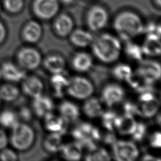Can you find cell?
<instances>
[{
	"label": "cell",
	"instance_id": "30",
	"mask_svg": "<svg viewBox=\"0 0 161 161\" xmlns=\"http://www.w3.org/2000/svg\"><path fill=\"white\" fill-rule=\"evenodd\" d=\"M125 53L131 60L140 62L143 60V52L141 46L130 40L126 41Z\"/></svg>",
	"mask_w": 161,
	"mask_h": 161
},
{
	"label": "cell",
	"instance_id": "40",
	"mask_svg": "<svg viewBox=\"0 0 161 161\" xmlns=\"http://www.w3.org/2000/svg\"><path fill=\"white\" fill-rule=\"evenodd\" d=\"M16 153L12 150L6 147L1 150L0 152V160L3 161H14L17 160Z\"/></svg>",
	"mask_w": 161,
	"mask_h": 161
},
{
	"label": "cell",
	"instance_id": "24",
	"mask_svg": "<svg viewBox=\"0 0 161 161\" xmlns=\"http://www.w3.org/2000/svg\"><path fill=\"white\" fill-rule=\"evenodd\" d=\"M141 47L143 55L148 57L159 56L161 53L160 37L152 35H146L145 40Z\"/></svg>",
	"mask_w": 161,
	"mask_h": 161
},
{
	"label": "cell",
	"instance_id": "17",
	"mask_svg": "<svg viewBox=\"0 0 161 161\" xmlns=\"http://www.w3.org/2000/svg\"><path fill=\"white\" fill-rule=\"evenodd\" d=\"M43 29L41 25L35 20L28 21L22 31V36L28 43H37L41 39Z\"/></svg>",
	"mask_w": 161,
	"mask_h": 161
},
{
	"label": "cell",
	"instance_id": "10",
	"mask_svg": "<svg viewBox=\"0 0 161 161\" xmlns=\"http://www.w3.org/2000/svg\"><path fill=\"white\" fill-rule=\"evenodd\" d=\"M125 95L124 89L119 84L111 83L104 87L101 92V101L108 107L120 103Z\"/></svg>",
	"mask_w": 161,
	"mask_h": 161
},
{
	"label": "cell",
	"instance_id": "13",
	"mask_svg": "<svg viewBox=\"0 0 161 161\" xmlns=\"http://www.w3.org/2000/svg\"><path fill=\"white\" fill-rule=\"evenodd\" d=\"M55 17L53 27L57 35L62 38L69 36L74 30L73 19L65 13H62Z\"/></svg>",
	"mask_w": 161,
	"mask_h": 161
},
{
	"label": "cell",
	"instance_id": "21",
	"mask_svg": "<svg viewBox=\"0 0 161 161\" xmlns=\"http://www.w3.org/2000/svg\"><path fill=\"white\" fill-rule=\"evenodd\" d=\"M70 43L79 48H86L91 45L94 37L92 34L82 29L73 30L69 35Z\"/></svg>",
	"mask_w": 161,
	"mask_h": 161
},
{
	"label": "cell",
	"instance_id": "37",
	"mask_svg": "<svg viewBox=\"0 0 161 161\" xmlns=\"http://www.w3.org/2000/svg\"><path fill=\"white\" fill-rule=\"evenodd\" d=\"M4 6L9 13H19L24 6V0H4Z\"/></svg>",
	"mask_w": 161,
	"mask_h": 161
},
{
	"label": "cell",
	"instance_id": "51",
	"mask_svg": "<svg viewBox=\"0 0 161 161\" xmlns=\"http://www.w3.org/2000/svg\"><path fill=\"white\" fill-rule=\"evenodd\" d=\"M1 99H0V103H1Z\"/></svg>",
	"mask_w": 161,
	"mask_h": 161
},
{
	"label": "cell",
	"instance_id": "3",
	"mask_svg": "<svg viewBox=\"0 0 161 161\" xmlns=\"http://www.w3.org/2000/svg\"><path fill=\"white\" fill-rule=\"evenodd\" d=\"M72 135L75 141L89 152L97 148L96 143L101 139L100 131L89 123H81L78 125L73 129Z\"/></svg>",
	"mask_w": 161,
	"mask_h": 161
},
{
	"label": "cell",
	"instance_id": "32",
	"mask_svg": "<svg viewBox=\"0 0 161 161\" xmlns=\"http://www.w3.org/2000/svg\"><path fill=\"white\" fill-rule=\"evenodd\" d=\"M132 72L131 67L129 65L123 63L117 64L112 70L113 77L120 81H126Z\"/></svg>",
	"mask_w": 161,
	"mask_h": 161
},
{
	"label": "cell",
	"instance_id": "5",
	"mask_svg": "<svg viewBox=\"0 0 161 161\" xmlns=\"http://www.w3.org/2000/svg\"><path fill=\"white\" fill-rule=\"evenodd\" d=\"M66 92L75 99L86 100L93 94L94 87L88 79L83 76H75L69 79Z\"/></svg>",
	"mask_w": 161,
	"mask_h": 161
},
{
	"label": "cell",
	"instance_id": "36",
	"mask_svg": "<svg viewBox=\"0 0 161 161\" xmlns=\"http://www.w3.org/2000/svg\"><path fill=\"white\" fill-rule=\"evenodd\" d=\"M147 126L143 122H137L136 127L131 133V137L134 142H142L146 136L147 134Z\"/></svg>",
	"mask_w": 161,
	"mask_h": 161
},
{
	"label": "cell",
	"instance_id": "8",
	"mask_svg": "<svg viewBox=\"0 0 161 161\" xmlns=\"http://www.w3.org/2000/svg\"><path fill=\"white\" fill-rule=\"evenodd\" d=\"M32 9L38 19L50 20L57 15L60 2L58 0H33Z\"/></svg>",
	"mask_w": 161,
	"mask_h": 161
},
{
	"label": "cell",
	"instance_id": "1",
	"mask_svg": "<svg viewBox=\"0 0 161 161\" xmlns=\"http://www.w3.org/2000/svg\"><path fill=\"white\" fill-rule=\"evenodd\" d=\"M113 28L119 38L125 41L143 33L145 25L137 13L126 10L118 13L113 20Z\"/></svg>",
	"mask_w": 161,
	"mask_h": 161
},
{
	"label": "cell",
	"instance_id": "19",
	"mask_svg": "<svg viewBox=\"0 0 161 161\" xmlns=\"http://www.w3.org/2000/svg\"><path fill=\"white\" fill-rule=\"evenodd\" d=\"M43 65L48 72L54 74L63 72L66 66V62L62 55L51 54L44 58Z\"/></svg>",
	"mask_w": 161,
	"mask_h": 161
},
{
	"label": "cell",
	"instance_id": "47",
	"mask_svg": "<svg viewBox=\"0 0 161 161\" xmlns=\"http://www.w3.org/2000/svg\"><path fill=\"white\" fill-rule=\"evenodd\" d=\"M60 3L65 4V5H70L74 3L75 0H58Z\"/></svg>",
	"mask_w": 161,
	"mask_h": 161
},
{
	"label": "cell",
	"instance_id": "33",
	"mask_svg": "<svg viewBox=\"0 0 161 161\" xmlns=\"http://www.w3.org/2000/svg\"><path fill=\"white\" fill-rule=\"evenodd\" d=\"M18 115L13 111L6 110L0 114V124L6 128H12L19 123Z\"/></svg>",
	"mask_w": 161,
	"mask_h": 161
},
{
	"label": "cell",
	"instance_id": "20",
	"mask_svg": "<svg viewBox=\"0 0 161 161\" xmlns=\"http://www.w3.org/2000/svg\"><path fill=\"white\" fill-rule=\"evenodd\" d=\"M62 157L67 160H79L83 153V148L77 142H72L63 144L60 151Z\"/></svg>",
	"mask_w": 161,
	"mask_h": 161
},
{
	"label": "cell",
	"instance_id": "46",
	"mask_svg": "<svg viewBox=\"0 0 161 161\" xmlns=\"http://www.w3.org/2000/svg\"><path fill=\"white\" fill-rule=\"evenodd\" d=\"M142 160H144V161H160V159L159 158H157V157H155L153 155H152L150 154L144 155L142 157Z\"/></svg>",
	"mask_w": 161,
	"mask_h": 161
},
{
	"label": "cell",
	"instance_id": "15",
	"mask_svg": "<svg viewBox=\"0 0 161 161\" xmlns=\"http://www.w3.org/2000/svg\"><path fill=\"white\" fill-rule=\"evenodd\" d=\"M44 84L42 80L36 76L25 77L22 82V90L28 96L34 98L42 94Z\"/></svg>",
	"mask_w": 161,
	"mask_h": 161
},
{
	"label": "cell",
	"instance_id": "41",
	"mask_svg": "<svg viewBox=\"0 0 161 161\" xmlns=\"http://www.w3.org/2000/svg\"><path fill=\"white\" fill-rule=\"evenodd\" d=\"M149 144L153 148H160L161 147V135L159 131H154L149 137Z\"/></svg>",
	"mask_w": 161,
	"mask_h": 161
},
{
	"label": "cell",
	"instance_id": "14",
	"mask_svg": "<svg viewBox=\"0 0 161 161\" xmlns=\"http://www.w3.org/2000/svg\"><path fill=\"white\" fill-rule=\"evenodd\" d=\"M33 99L32 110L38 117H45L48 114L52 113L54 109V103L50 97L41 94Z\"/></svg>",
	"mask_w": 161,
	"mask_h": 161
},
{
	"label": "cell",
	"instance_id": "22",
	"mask_svg": "<svg viewBox=\"0 0 161 161\" xmlns=\"http://www.w3.org/2000/svg\"><path fill=\"white\" fill-rule=\"evenodd\" d=\"M71 63L74 70L79 72H85L92 67L93 60L89 53L80 52L74 55Z\"/></svg>",
	"mask_w": 161,
	"mask_h": 161
},
{
	"label": "cell",
	"instance_id": "39",
	"mask_svg": "<svg viewBox=\"0 0 161 161\" xmlns=\"http://www.w3.org/2000/svg\"><path fill=\"white\" fill-rule=\"evenodd\" d=\"M124 114L135 116L138 115V106L136 103L131 101H126L124 103L123 106Z\"/></svg>",
	"mask_w": 161,
	"mask_h": 161
},
{
	"label": "cell",
	"instance_id": "42",
	"mask_svg": "<svg viewBox=\"0 0 161 161\" xmlns=\"http://www.w3.org/2000/svg\"><path fill=\"white\" fill-rule=\"evenodd\" d=\"M18 117L24 121H30L32 118V111L27 107H22L19 110Z\"/></svg>",
	"mask_w": 161,
	"mask_h": 161
},
{
	"label": "cell",
	"instance_id": "49",
	"mask_svg": "<svg viewBox=\"0 0 161 161\" xmlns=\"http://www.w3.org/2000/svg\"><path fill=\"white\" fill-rule=\"evenodd\" d=\"M1 78H2V76H1V71H0V80H1Z\"/></svg>",
	"mask_w": 161,
	"mask_h": 161
},
{
	"label": "cell",
	"instance_id": "12",
	"mask_svg": "<svg viewBox=\"0 0 161 161\" xmlns=\"http://www.w3.org/2000/svg\"><path fill=\"white\" fill-rule=\"evenodd\" d=\"M0 71L2 77L11 82L21 81L26 77L25 70L19 65L9 62L3 63L0 68Z\"/></svg>",
	"mask_w": 161,
	"mask_h": 161
},
{
	"label": "cell",
	"instance_id": "50",
	"mask_svg": "<svg viewBox=\"0 0 161 161\" xmlns=\"http://www.w3.org/2000/svg\"><path fill=\"white\" fill-rule=\"evenodd\" d=\"M0 11H1V4H0Z\"/></svg>",
	"mask_w": 161,
	"mask_h": 161
},
{
	"label": "cell",
	"instance_id": "11",
	"mask_svg": "<svg viewBox=\"0 0 161 161\" xmlns=\"http://www.w3.org/2000/svg\"><path fill=\"white\" fill-rule=\"evenodd\" d=\"M126 82L133 90L139 93L152 89L154 83V81L138 69L132 72Z\"/></svg>",
	"mask_w": 161,
	"mask_h": 161
},
{
	"label": "cell",
	"instance_id": "34",
	"mask_svg": "<svg viewBox=\"0 0 161 161\" xmlns=\"http://www.w3.org/2000/svg\"><path fill=\"white\" fill-rule=\"evenodd\" d=\"M117 116L116 112L113 110L103 111L101 115V124L108 131H113L114 130V121Z\"/></svg>",
	"mask_w": 161,
	"mask_h": 161
},
{
	"label": "cell",
	"instance_id": "27",
	"mask_svg": "<svg viewBox=\"0 0 161 161\" xmlns=\"http://www.w3.org/2000/svg\"><path fill=\"white\" fill-rule=\"evenodd\" d=\"M137 106L138 115L148 118L157 115L160 106V101L155 98L148 101L139 102Z\"/></svg>",
	"mask_w": 161,
	"mask_h": 161
},
{
	"label": "cell",
	"instance_id": "7",
	"mask_svg": "<svg viewBox=\"0 0 161 161\" xmlns=\"http://www.w3.org/2000/svg\"><path fill=\"white\" fill-rule=\"evenodd\" d=\"M109 20L107 10L100 5L91 6L87 12L86 22L88 28L92 31H97L103 29Z\"/></svg>",
	"mask_w": 161,
	"mask_h": 161
},
{
	"label": "cell",
	"instance_id": "26",
	"mask_svg": "<svg viewBox=\"0 0 161 161\" xmlns=\"http://www.w3.org/2000/svg\"><path fill=\"white\" fill-rule=\"evenodd\" d=\"M44 125L45 129L50 133H59L64 134L65 131V121L60 116L55 115L52 113L45 117Z\"/></svg>",
	"mask_w": 161,
	"mask_h": 161
},
{
	"label": "cell",
	"instance_id": "2",
	"mask_svg": "<svg viewBox=\"0 0 161 161\" xmlns=\"http://www.w3.org/2000/svg\"><path fill=\"white\" fill-rule=\"evenodd\" d=\"M91 48L93 55L99 61L104 64H111L119 58L121 45L116 36L104 33L93 40Z\"/></svg>",
	"mask_w": 161,
	"mask_h": 161
},
{
	"label": "cell",
	"instance_id": "45",
	"mask_svg": "<svg viewBox=\"0 0 161 161\" xmlns=\"http://www.w3.org/2000/svg\"><path fill=\"white\" fill-rule=\"evenodd\" d=\"M6 36V30L4 25L0 21V44L3 42Z\"/></svg>",
	"mask_w": 161,
	"mask_h": 161
},
{
	"label": "cell",
	"instance_id": "4",
	"mask_svg": "<svg viewBox=\"0 0 161 161\" xmlns=\"http://www.w3.org/2000/svg\"><path fill=\"white\" fill-rule=\"evenodd\" d=\"M10 142L16 150L25 151L30 148L34 143L35 135L33 128L27 124L18 123L11 128Z\"/></svg>",
	"mask_w": 161,
	"mask_h": 161
},
{
	"label": "cell",
	"instance_id": "6",
	"mask_svg": "<svg viewBox=\"0 0 161 161\" xmlns=\"http://www.w3.org/2000/svg\"><path fill=\"white\" fill-rule=\"evenodd\" d=\"M111 146L113 156L118 161H133L140 154L138 148L133 141L116 140Z\"/></svg>",
	"mask_w": 161,
	"mask_h": 161
},
{
	"label": "cell",
	"instance_id": "16",
	"mask_svg": "<svg viewBox=\"0 0 161 161\" xmlns=\"http://www.w3.org/2000/svg\"><path fill=\"white\" fill-rule=\"evenodd\" d=\"M137 122L134 116L123 114L117 116L114 121V130L121 135H131L133 132Z\"/></svg>",
	"mask_w": 161,
	"mask_h": 161
},
{
	"label": "cell",
	"instance_id": "25",
	"mask_svg": "<svg viewBox=\"0 0 161 161\" xmlns=\"http://www.w3.org/2000/svg\"><path fill=\"white\" fill-rule=\"evenodd\" d=\"M82 111L87 117L92 119L99 118L104 111L101 101L97 97L91 96L85 100Z\"/></svg>",
	"mask_w": 161,
	"mask_h": 161
},
{
	"label": "cell",
	"instance_id": "44",
	"mask_svg": "<svg viewBox=\"0 0 161 161\" xmlns=\"http://www.w3.org/2000/svg\"><path fill=\"white\" fill-rule=\"evenodd\" d=\"M116 140V137L114 135L113 133V131H109V133H108L103 137V142L108 145H112Z\"/></svg>",
	"mask_w": 161,
	"mask_h": 161
},
{
	"label": "cell",
	"instance_id": "48",
	"mask_svg": "<svg viewBox=\"0 0 161 161\" xmlns=\"http://www.w3.org/2000/svg\"><path fill=\"white\" fill-rule=\"evenodd\" d=\"M157 5H158V6H160V4H161V0H155Z\"/></svg>",
	"mask_w": 161,
	"mask_h": 161
},
{
	"label": "cell",
	"instance_id": "23",
	"mask_svg": "<svg viewBox=\"0 0 161 161\" xmlns=\"http://www.w3.org/2000/svg\"><path fill=\"white\" fill-rule=\"evenodd\" d=\"M138 70L141 71L154 82L159 80L160 78V65L155 60H141Z\"/></svg>",
	"mask_w": 161,
	"mask_h": 161
},
{
	"label": "cell",
	"instance_id": "35",
	"mask_svg": "<svg viewBox=\"0 0 161 161\" xmlns=\"http://www.w3.org/2000/svg\"><path fill=\"white\" fill-rule=\"evenodd\" d=\"M85 160L87 161H106L111 160V155L104 148H96L95 150L89 152L86 155Z\"/></svg>",
	"mask_w": 161,
	"mask_h": 161
},
{
	"label": "cell",
	"instance_id": "28",
	"mask_svg": "<svg viewBox=\"0 0 161 161\" xmlns=\"http://www.w3.org/2000/svg\"><path fill=\"white\" fill-rule=\"evenodd\" d=\"M63 144L62 134L59 133H50L45 138L43 142L44 149L52 153L59 152Z\"/></svg>",
	"mask_w": 161,
	"mask_h": 161
},
{
	"label": "cell",
	"instance_id": "31",
	"mask_svg": "<svg viewBox=\"0 0 161 161\" xmlns=\"http://www.w3.org/2000/svg\"><path fill=\"white\" fill-rule=\"evenodd\" d=\"M19 94V89L15 86L7 84L0 87V99L7 102L13 101L18 98Z\"/></svg>",
	"mask_w": 161,
	"mask_h": 161
},
{
	"label": "cell",
	"instance_id": "18",
	"mask_svg": "<svg viewBox=\"0 0 161 161\" xmlns=\"http://www.w3.org/2000/svg\"><path fill=\"white\" fill-rule=\"evenodd\" d=\"M58 111L60 116L65 123L76 121L80 114L79 107L75 103L69 101H62L58 106Z\"/></svg>",
	"mask_w": 161,
	"mask_h": 161
},
{
	"label": "cell",
	"instance_id": "9",
	"mask_svg": "<svg viewBox=\"0 0 161 161\" xmlns=\"http://www.w3.org/2000/svg\"><path fill=\"white\" fill-rule=\"evenodd\" d=\"M17 61L24 70H34L42 63V55L40 52L31 47L22 48L17 53Z\"/></svg>",
	"mask_w": 161,
	"mask_h": 161
},
{
	"label": "cell",
	"instance_id": "38",
	"mask_svg": "<svg viewBox=\"0 0 161 161\" xmlns=\"http://www.w3.org/2000/svg\"><path fill=\"white\" fill-rule=\"evenodd\" d=\"M146 35H152L160 37V25L154 22H150L144 26V31Z\"/></svg>",
	"mask_w": 161,
	"mask_h": 161
},
{
	"label": "cell",
	"instance_id": "43",
	"mask_svg": "<svg viewBox=\"0 0 161 161\" xmlns=\"http://www.w3.org/2000/svg\"><path fill=\"white\" fill-rule=\"evenodd\" d=\"M8 143V138L6 133L0 129V150L6 147Z\"/></svg>",
	"mask_w": 161,
	"mask_h": 161
},
{
	"label": "cell",
	"instance_id": "29",
	"mask_svg": "<svg viewBox=\"0 0 161 161\" xmlns=\"http://www.w3.org/2000/svg\"><path fill=\"white\" fill-rule=\"evenodd\" d=\"M69 79L62 73L54 74L50 78V84L53 89L54 95L57 97H62L68 85Z\"/></svg>",
	"mask_w": 161,
	"mask_h": 161
}]
</instances>
